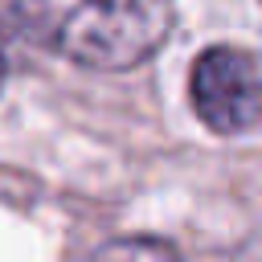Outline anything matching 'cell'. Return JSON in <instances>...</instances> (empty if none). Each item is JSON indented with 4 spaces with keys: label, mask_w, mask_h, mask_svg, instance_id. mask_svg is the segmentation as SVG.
Returning a JSON list of instances; mask_svg holds the SVG:
<instances>
[{
    "label": "cell",
    "mask_w": 262,
    "mask_h": 262,
    "mask_svg": "<svg viewBox=\"0 0 262 262\" xmlns=\"http://www.w3.org/2000/svg\"><path fill=\"white\" fill-rule=\"evenodd\" d=\"M188 98L209 131L217 135L254 131L262 111L258 57L242 45H209L188 70Z\"/></svg>",
    "instance_id": "2"
},
{
    "label": "cell",
    "mask_w": 262,
    "mask_h": 262,
    "mask_svg": "<svg viewBox=\"0 0 262 262\" xmlns=\"http://www.w3.org/2000/svg\"><path fill=\"white\" fill-rule=\"evenodd\" d=\"M98 262H180L176 250L160 237H127V242H111Z\"/></svg>",
    "instance_id": "3"
},
{
    "label": "cell",
    "mask_w": 262,
    "mask_h": 262,
    "mask_svg": "<svg viewBox=\"0 0 262 262\" xmlns=\"http://www.w3.org/2000/svg\"><path fill=\"white\" fill-rule=\"evenodd\" d=\"M16 25L86 70H131L176 29L172 0H12Z\"/></svg>",
    "instance_id": "1"
},
{
    "label": "cell",
    "mask_w": 262,
    "mask_h": 262,
    "mask_svg": "<svg viewBox=\"0 0 262 262\" xmlns=\"http://www.w3.org/2000/svg\"><path fill=\"white\" fill-rule=\"evenodd\" d=\"M8 25H16V12H12V0H0V82H4V45H8Z\"/></svg>",
    "instance_id": "4"
}]
</instances>
